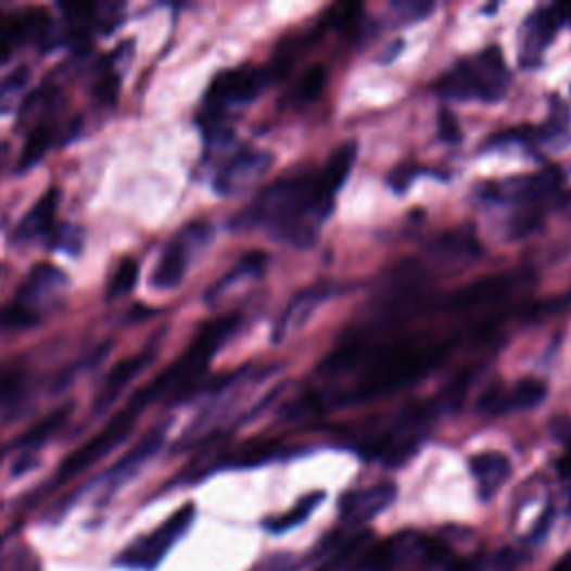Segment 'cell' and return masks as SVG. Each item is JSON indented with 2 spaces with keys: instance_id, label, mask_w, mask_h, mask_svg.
<instances>
[{
  "instance_id": "obj_1",
  "label": "cell",
  "mask_w": 571,
  "mask_h": 571,
  "mask_svg": "<svg viewBox=\"0 0 571 571\" xmlns=\"http://www.w3.org/2000/svg\"><path fill=\"white\" fill-rule=\"evenodd\" d=\"M333 201L335 196L321 188L319 175L289 177L268 186L246 211L239 213L232 228L251 230L262 226L281 241H289L297 249H308L317 239V228L306 224V217L321 226L333 213Z\"/></svg>"
},
{
  "instance_id": "obj_2",
  "label": "cell",
  "mask_w": 571,
  "mask_h": 571,
  "mask_svg": "<svg viewBox=\"0 0 571 571\" xmlns=\"http://www.w3.org/2000/svg\"><path fill=\"white\" fill-rule=\"evenodd\" d=\"M237 326H239L237 315H228V317H221V319L208 321L206 326H201V331L196 333L188 351L173 366H168V369L163 371L148 389H143L135 397L132 404L141 409V406L150 402H156L168 395H179L192 389L203 378V373L208 371L215 353L237 331Z\"/></svg>"
},
{
  "instance_id": "obj_3",
  "label": "cell",
  "mask_w": 571,
  "mask_h": 571,
  "mask_svg": "<svg viewBox=\"0 0 571 571\" xmlns=\"http://www.w3.org/2000/svg\"><path fill=\"white\" fill-rule=\"evenodd\" d=\"M509 80L511 74L500 48H488L448 69L435 84V92L452 101L498 103L509 90Z\"/></svg>"
},
{
  "instance_id": "obj_4",
  "label": "cell",
  "mask_w": 571,
  "mask_h": 571,
  "mask_svg": "<svg viewBox=\"0 0 571 571\" xmlns=\"http://www.w3.org/2000/svg\"><path fill=\"white\" fill-rule=\"evenodd\" d=\"M213 237V228L203 221H194L186 226L161 253L156 268L152 272V286L158 291H173L186 279L190 259L194 251L203 249Z\"/></svg>"
},
{
  "instance_id": "obj_5",
  "label": "cell",
  "mask_w": 571,
  "mask_h": 571,
  "mask_svg": "<svg viewBox=\"0 0 571 571\" xmlns=\"http://www.w3.org/2000/svg\"><path fill=\"white\" fill-rule=\"evenodd\" d=\"M139 411H141L139 406L130 404L126 411L116 414L101 433H97L90 442H86L84 446L76 448V452L61 465L56 480L65 482V480H69V478H74L78 473H84L86 469H90L101 458H105L112 452V448L124 442L126 435L132 431Z\"/></svg>"
},
{
  "instance_id": "obj_6",
  "label": "cell",
  "mask_w": 571,
  "mask_h": 571,
  "mask_svg": "<svg viewBox=\"0 0 571 571\" xmlns=\"http://www.w3.org/2000/svg\"><path fill=\"white\" fill-rule=\"evenodd\" d=\"M192 520H194V507L186 505L183 509H179L175 516H170L166 522H163L158 529H154L152 534L137 541L124 556H120V562L135 567V569H145V571L154 569L163 558L168 556L175 543L188 532Z\"/></svg>"
},
{
  "instance_id": "obj_7",
  "label": "cell",
  "mask_w": 571,
  "mask_h": 571,
  "mask_svg": "<svg viewBox=\"0 0 571 571\" xmlns=\"http://www.w3.org/2000/svg\"><path fill=\"white\" fill-rule=\"evenodd\" d=\"M270 84V76L264 69L241 67L224 72L215 78L208 92V103L217 110L228 105H246L253 103Z\"/></svg>"
},
{
  "instance_id": "obj_8",
  "label": "cell",
  "mask_w": 571,
  "mask_h": 571,
  "mask_svg": "<svg viewBox=\"0 0 571 571\" xmlns=\"http://www.w3.org/2000/svg\"><path fill=\"white\" fill-rule=\"evenodd\" d=\"M275 156L264 150H246L230 158L215 179V190L221 196H237L249 192L259 179H264L272 168Z\"/></svg>"
},
{
  "instance_id": "obj_9",
  "label": "cell",
  "mask_w": 571,
  "mask_h": 571,
  "mask_svg": "<svg viewBox=\"0 0 571 571\" xmlns=\"http://www.w3.org/2000/svg\"><path fill=\"white\" fill-rule=\"evenodd\" d=\"M545 397H547L545 382L536 378H522L511 386H494L492 391H486L478 402V409L480 414H488V416L529 411L534 409V406H538Z\"/></svg>"
},
{
  "instance_id": "obj_10",
  "label": "cell",
  "mask_w": 571,
  "mask_h": 571,
  "mask_svg": "<svg viewBox=\"0 0 571 571\" xmlns=\"http://www.w3.org/2000/svg\"><path fill=\"white\" fill-rule=\"evenodd\" d=\"M564 18L567 14L562 8H543L526 18L520 48V63L524 67H534L541 63L543 52L554 40L556 31L562 27Z\"/></svg>"
},
{
  "instance_id": "obj_11",
  "label": "cell",
  "mask_w": 571,
  "mask_h": 571,
  "mask_svg": "<svg viewBox=\"0 0 571 571\" xmlns=\"http://www.w3.org/2000/svg\"><path fill=\"white\" fill-rule=\"evenodd\" d=\"M513 286H516L513 275L482 277L478 281L465 286V289L448 295L446 308L448 310H473V308L496 304V302L505 300L513 291Z\"/></svg>"
},
{
  "instance_id": "obj_12",
  "label": "cell",
  "mask_w": 571,
  "mask_h": 571,
  "mask_svg": "<svg viewBox=\"0 0 571 571\" xmlns=\"http://www.w3.org/2000/svg\"><path fill=\"white\" fill-rule=\"evenodd\" d=\"M395 496L397 488L391 482H382L371 488H361V492L348 494L342 500V520L351 526L369 522L382 511H386L395 503Z\"/></svg>"
},
{
  "instance_id": "obj_13",
  "label": "cell",
  "mask_w": 571,
  "mask_h": 571,
  "mask_svg": "<svg viewBox=\"0 0 571 571\" xmlns=\"http://www.w3.org/2000/svg\"><path fill=\"white\" fill-rule=\"evenodd\" d=\"M154 355H156V348H154V346H148L145 351L137 353L135 357H128V359H124V361H118V364L114 366V369L107 373V378H105V382H103V386H101V391H99V395H97L94 409H97L99 414L105 411L107 406L120 395V391H124L137 376H141V373L148 369V366H150L152 359H154Z\"/></svg>"
},
{
  "instance_id": "obj_14",
  "label": "cell",
  "mask_w": 571,
  "mask_h": 571,
  "mask_svg": "<svg viewBox=\"0 0 571 571\" xmlns=\"http://www.w3.org/2000/svg\"><path fill=\"white\" fill-rule=\"evenodd\" d=\"M65 283H67V277L54 266H48V264L36 266L23 281L14 304L36 313V306H43L46 300L54 297L59 291L65 289Z\"/></svg>"
},
{
  "instance_id": "obj_15",
  "label": "cell",
  "mask_w": 571,
  "mask_h": 571,
  "mask_svg": "<svg viewBox=\"0 0 571 571\" xmlns=\"http://www.w3.org/2000/svg\"><path fill=\"white\" fill-rule=\"evenodd\" d=\"M469 469L482 500H492L500 492V486L511 478V462L500 452H482L473 456L469 460Z\"/></svg>"
},
{
  "instance_id": "obj_16",
  "label": "cell",
  "mask_w": 571,
  "mask_h": 571,
  "mask_svg": "<svg viewBox=\"0 0 571 571\" xmlns=\"http://www.w3.org/2000/svg\"><path fill=\"white\" fill-rule=\"evenodd\" d=\"M56 211H59V190L52 188L38 199L36 206L29 211V215L21 221V226L16 228V239L27 243V241L52 234L54 224H56Z\"/></svg>"
},
{
  "instance_id": "obj_17",
  "label": "cell",
  "mask_w": 571,
  "mask_h": 571,
  "mask_svg": "<svg viewBox=\"0 0 571 571\" xmlns=\"http://www.w3.org/2000/svg\"><path fill=\"white\" fill-rule=\"evenodd\" d=\"M331 295L329 289H319V286H313V289L300 293L291 306L286 308L279 326H277V331H275V342H281L286 335H291V333H297L302 326L310 319V315L315 313V308Z\"/></svg>"
},
{
  "instance_id": "obj_18",
  "label": "cell",
  "mask_w": 571,
  "mask_h": 571,
  "mask_svg": "<svg viewBox=\"0 0 571 571\" xmlns=\"http://www.w3.org/2000/svg\"><path fill=\"white\" fill-rule=\"evenodd\" d=\"M355 158H357V145L353 141L340 145L329 163H326L323 173L319 175V181H321V188L329 192L331 196L338 194V190H342V186L346 183L353 166H355Z\"/></svg>"
},
{
  "instance_id": "obj_19",
  "label": "cell",
  "mask_w": 571,
  "mask_h": 571,
  "mask_svg": "<svg viewBox=\"0 0 571 571\" xmlns=\"http://www.w3.org/2000/svg\"><path fill=\"white\" fill-rule=\"evenodd\" d=\"M321 500H323V494H321V492L308 494V496H304V498H302V500H300L289 513H283V516H279V518L268 520L266 526L270 529V532H275V534L291 532V529L304 524V522L310 518V513L319 507Z\"/></svg>"
},
{
  "instance_id": "obj_20",
  "label": "cell",
  "mask_w": 571,
  "mask_h": 571,
  "mask_svg": "<svg viewBox=\"0 0 571 571\" xmlns=\"http://www.w3.org/2000/svg\"><path fill=\"white\" fill-rule=\"evenodd\" d=\"M399 547L395 541L378 543L359 556V571H391L397 564Z\"/></svg>"
},
{
  "instance_id": "obj_21",
  "label": "cell",
  "mask_w": 571,
  "mask_h": 571,
  "mask_svg": "<svg viewBox=\"0 0 571 571\" xmlns=\"http://www.w3.org/2000/svg\"><path fill=\"white\" fill-rule=\"evenodd\" d=\"M139 277V264L135 259H124L114 270L110 283H107V300L116 302L120 297H126L132 293L135 283Z\"/></svg>"
},
{
  "instance_id": "obj_22",
  "label": "cell",
  "mask_w": 571,
  "mask_h": 571,
  "mask_svg": "<svg viewBox=\"0 0 571 571\" xmlns=\"http://www.w3.org/2000/svg\"><path fill=\"white\" fill-rule=\"evenodd\" d=\"M264 266H266V255H262V253H251V255H246V257H243V259L237 264V268H234L230 275H226V277L215 286L213 293L208 295V300L219 297L226 289H230V283H234L239 277L243 279V277H257V275H262V272H264Z\"/></svg>"
},
{
  "instance_id": "obj_23",
  "label": "cell",
  "mask_w": 571,
  "mask_h": 571,
  "mask_svg": "<svg viewBox=\"0 0 571 571\" xmlns=\"http://www.w3.org/2000/svg\"><path fill=\"white\" fill-rule=\"evenodd\" d=\"M67 416H69V406H63V409L50 414L48 418L40 420L36 427H31V429L21 437V444H23V446H29V448H31V446H38V444H43L50 435H54V433L65 424Z\"/></svg>"
},
{
  "instance_id": "obj_24",
  "label": "cell",
  "mask_w": 571,
  "mask_h": 571,
  "mask_svg": "<svg viewBox=\"0 0 571 571\" xmlns=\"http://www.w3.org/2000/svg\"><path fill=\"white\" fill-rule=\"evenodd\" d=\"M52 143H54V135H52L50 128H46V126L36 128L31 132V137L27 139V145H25V150L21 154V168L25 170V168L34 166V163H38V158L52 148Z\"/></svg>"
},
{
  "instance_id": "obj_25",
  "label": "cell",
  "mask_w": 571,
  "mask_h": 571,
  "mask_svg": "<svg viewBox=\"0 0 571 571\" xmlns=\"http://www.w3.org/2000/svg\"><path fill=\"white\" fill-rule=\"evenodd\" d=\"M34 323H38V315L14 302L5 308H0V331H21L29 329Z\"/></svg>"
},
{
  "instance_id": "obj_26",
  "label": "cell",
  "mask_w": 571,
  "mask_h": 571,
  "mask_svg": "<svg viewBox=\"0 0 571 571\" xmlns=\"http://www.w3.org/2000/svg\"><path fill=\"white\" fill-rule=\"evenodd\" d=\"M391 10L395 25H409L416 21H424L435 10V5L422 3V0H402V3H393Z\"/></svg>"
},
{
  "instance_id": "obj_27",
  "label": "cell",
  "mask_w": 571,
  "mask_h": 571,
  "mask_svg": "<svg viewBox=\"0 0 571 571\" xmlns=\"http://www.w3.org/2000/svg\"><path fill=\"white\" fill-rule=\"evenodd\" d=\"M275 454H277V444H272V442L249 444V446H243L241 452L234 456V465L255 467V465H262V462L275 458Z\"/></svg>"
},
{
  "instance_id": "obj_28",
  "label": "cell",
  "mask_w": 571,
  "mask_h": 571,
  "mask_svg": "<svg viewBox=\"0 0 571 571\" xmlns=\"http://www.w3.org/2000/svg\"><path fill=\"white\" fill-rule=\"evenodd\" d=\"M25 376L16 366H3L0 369V404H10L23 393Z\"/></svg>"
},
{
  "instance_id": "obj_29",
  "label": "cell",
  "mask_w": 571,
  "mask_h": 571,
  "mask_svg": "<svg viewBox=\"0 0 571 571\" xmlns=\"http://www.w3.org/2000/svg\"><path fill=\"white\" fill-rule=\"evenodd\" d=\"M326 86V72L321 65H313L306 69V74L302 76L300 80V90H297V97L304 99V101H313L321 94Z\"/></svg>"
},
{
  "instance_id": "obj_30",
  "label": "cell",
  "mask_w": 571,
  "mask_h": 571,
  "mask_svg": "<svg viewBox=\"0 0 571 571\" xmlns=\"http://www.w3.org/2000/svg\"><path fill=\"white\" fill-rule=\"evenodd\" d=\"M541 224V213L534 208H522L513 215L509 224V237L511 239H522L526 234H532Z\"/></svg>"
},
{
  "instance_id": "obj_31",
  "label": "cell",
  "mask_w": 571,
  "mask_h": 571,
  "mask_svg": "<svg viewBox=\"0 0 571 571\" xmlns=\"http://www.w3.org/2000/svg\"><path fill=\"white\" fill-rule=\"evenodd\" d=\"M437 132H440V139L446 143H458L462 139L458 116L448 107H442L437 114Z\"/></svg>"
},
{
  "instance_id": "obj_32",
  "label": "cell",
  "mask_w": 571,
  "mask_h": 571,
  "mask_svg": "<svg viewBox=\"0 0 571 571\" xmlns=\"http://www.w3.org/2000/svg\"><path fill=\"white\" fill-rule=\"evenodd\" d=\"M416 177H418V168H414V166H399L397 170H393V173L389 175V186H391L397 194H402V192L409 190V186L414 183Z\"/></svg>"
},
{
  "instance_id": "obj_33",
  "label": "cell",
  "mask_w": 571,
  "mask_h": 571,
  "mask_svg": "<svg viewBox=\"0 0 571 571\" xmlns=\"http://www.w3.org/2000/svg\"><path fill=\"white\" fill-rule=\"evenodd\" d=\"M482 558L471 556V558H456L446 564V571H482Z\"/></svg>"
},
{
  "instance_id": "obj_34",
  "label": "cell",
  "mask_w": 571,
  "mask_h": 571,
  "mask_svg": "<svg viewBox=\"0 0 571 571\" xmlns=\"http://www.w3.org/2000/svg\"><path fill=\"white\" fill-rule=\"evenodd\" d=\"M558 473H560L562 478H571V437H569V442H567L564 454H562L560 460H558Z\"/></svg>"
},
{
  "instance_id": "obj_35",
  "label": "cell",
  "mask_w": 571,
  "mask_h": 571,
  "mask_svg": "<svg viewBox=\"0 0 571 571\" xmlns=\"http://www.w3.org/2000/svg\"><path fill=\"white\" fill-rule=\"evenodd\" d=\"M551 571H571V551L564 554V556L554 564Z\"/></svg>"
},
{
  "instance_id": "obj_36",
  "label": "cell",
  "mask_w": 571,
  "mask_h": 571,
  "mask_svg": "<svg viewBox=\"0 0 571 571\" xmlns=\"http://www.w3.org/2000/svg\"><path fill=\"white\" fill-rule=\"evenodd\" d=\"M402 48H404V43H402V40H395V43H393V46H391V50H389V56H386L384 61H393V59L397 56L395 52H399Z\"/></svg>"
},
{
  "instance_id": "obj_37",
  "label": "cell",
  "mask_w": 571,
  "mask_h": 571,
  "mask_svg": "<svg viewBox=\"0 0 571 571\" xmlns=\"http://www.w3.org/2000/svg\"><path fill=\"white\" fill-rule=\"evenodd\" d=\"M569 509H571V503H569Z\"/></svg>"
}]
</instances>
